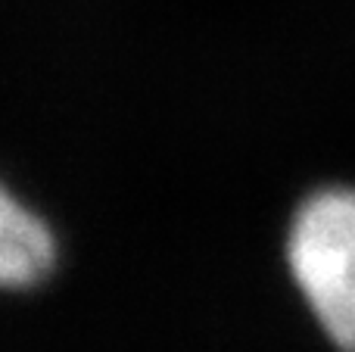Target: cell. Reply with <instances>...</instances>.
Instances as JSON below:
<instances>
[{
    "instance_id": "obj_1",
    "label": "cell",
    "mask_w": 355,
    "mask_h": 352,
    "mask_svg": "<svg viewBox=\"0 0 355 352\" xmlns=\"http://www.w3.org/2000/svg\"><path fill=\"white\" fill-rule=\"evenodd\" d=\"M287 259L324 334L343 352H355V187H324L302 200Z\"/></svg>"
},
{
    "instance_id": "obj_2",
    "label": "cell",
    "mask_w": 355,
    "mask_h": 352,
    "mask_svg": "<svg viewBox=\"0 0 355 352\" xmlns=\"http://www.w3.org/2000/svg\"><path fill=\"white\" fill-rule=\"evenodd\" d=\"M53 237L0 184V287L37 284L53 268Z\"/></svg>"
}]
</instances>
